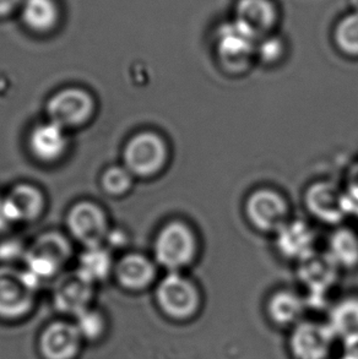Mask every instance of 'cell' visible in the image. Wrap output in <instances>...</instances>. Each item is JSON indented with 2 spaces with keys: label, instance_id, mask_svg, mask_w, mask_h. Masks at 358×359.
<instances>
[{
  "label": "cell",
  "instance_id": "cell-1",
  "mask_svg": "<svg viewBox=\"0 0 358 359\" xmlns=\"http://www.w3.org/2000/svg\"><path fill=\"white\" fill-rule=\"evenodd\" d=\"M155 298L161 313L175 323H190L203 311V292L182 272H168L156 287Z\"/></svg>",
  "mask_w": 358,
  "mask_h": 359
},
{
  "label": "cell",
  "instance_id": "cell-2",
  "mask_svg": "<svg viewBox=\"0 0 358 359\" xmlns=\"http://www.w3.org/2000/svg\"><path fill=\"white\" fill-rule=\"evenodd\" d=\"M154 255L156 262L166 270L182 272L198 259V236L193 227L183 221H171L156 237Z\"/></svg>",
  "mask_w": 358,
  "mask_h": 359
},
{
  "label": "cell",
  "instance_id": "cell-3",
  "mask_svg": "<svg viewBox=\"0 0 358 359\" xmlns=\"http://www.w3.org/2000/svg\"><path fill=\"white\" fill-rule=\"evenodd\" d=\"M289 331L287 350L291 358H334L339 337L328 321L305 318Z\"/></svg>",
  "mask_w": 358,
  "mask_h": 359
},
{
  "label": "cell",
  "instance_id": "cell-4",
  "mask_svg": "<svg viewBox=\"0 0 358 359\" xmlns=\"http://www.w3.org/2000/svg\"><path fill=\"white\" fill-rule=\"evenodd\" d=\"M258 39L234 20L220 25L215 32V49L225 69L241 73L257 59Z\"/></svg>",
  "mask_w": 358,
  "mask_h": 359
},
{
  "label": "cell",
  "instance_id": "cell-5",
  "mask_svg": "<svg viewBox=\"0 0 358 359\" xmlns=\"http://www.w3.org/2000/svg\"><path fill=\"white\" fill-rule=\"evenodd\" d=\"M244 214L253 229L276 234L290 221V205L277 190L263 187L248 195Z\"/></svg>",
  "mask_w": 358,
  "mask_h": 359
},
{
  "label": "cell",
  "instance_id": "cell-6",
  "mask_svg": "<svg viewBox=\"0 0 358 359\" xmlns=\"http://www.w3.org/2000/svg\"><path fill=\"white\" fill-rule=\"evenodd\" d=\"M168 155V146L164 137L152 131H144L126 144V168L131 175L149 178L165 168Z\"/></svg>",
  "mask_w": 358,
  "mask_h": 359
},
{
  "label": "cell",
  "instance_id": "cell-7",
  "mask_svg": "<svg viewBox=\"0 0 358 359\" xmlns=\"http://www.w3.org/2000/svg\"><path fill=\"white\" fill-rule=\"evenodd\" d=\"M39 285L41 282L29 271L0 267V316L13 319L29 313Z\"/></svg>",
  "mask_w": 358,
  "mask_h": 359
},
{
  "label": "cell",
  "instance_id": "cell-8",
  "mask_svg": "<svg viewBox=\"0 0 358 359\" xmlns=\"http://www.w3.org/2000/svg\"><path fill=\"white\" fill-rule=\"evenodd\" d=\"M70 255L67 239L58 233L41 236L26 252L27 270L39 282L54 276Z\"/></svg>",
  "mask_w": 358,
  "mask_h": 359
},
{
  "label": "cell",
  "instance_id": "cell-9",
  "mask_svg": "<svg viewBox=\"0 0 358 359\" xmlns=\"http://www.w3.org/2000/svg\"><path fill=\"white\" fill-rule=\"evenodd\" d=\"M93 101L80 88H67L55 93L47 104L49 121L62 128L83 124L91 117Z\"/></svg>",
  "mask_w": 358,
  "mask_h": 359
},
{
  "label": "cell",
  "instance_id": "cell-10",
  "mask_svg": "<svg viewBox=\"0 0 358 359\" xmlns=\"http://www.w3.org/2000/svg\"><path fill=\"white\" fill-rule=\"evenodd\" d=\"M280 11L274 0H237L233 19L259 41L274 34Z\"/></svg>",
  "mask_w": 358,
  "mask_h": 359
},
{
  "label": "cell",
  "instance_id": "cell-11",
  "mask_svg": "<svg viewBox=\"0 0 358 359\" xmlns=\"http://www.w3.org/2000/svg\"><path fill=\"white\" fill-rule=\"evenodd\" d=\"M70 232L86 247H100L107 237V221L98 206L91 203L75 205L68 215Z\"/></svg>",
  "mask_w": 358,
  "mask_h": 359
},
{
  "label": "cell",
  "instance_id": "cell-12",
  "mask_svg": "<svg viewBox=\"0 0 358 359\" xmlns=\"http://www.w3.org/2000/svg\"><path fill=\"white\" fill-rule=\"evenodd\" d=\"M276 248L282 257L293 262H308L314 257L315 234L302 221H289L276 233Z\"/></svg>",
  "mask_w": 358,
  "mask_h": 359
},
{
  "label": "cell",
  "instance_id": "cell-13",
  "mask_svg": "<svg viewBox=\"0 0 358 359\" xmlns=\"http://www.w3.org/2000/svg\"><path fill=\"white\" fill-rule=\"evenodd\" d=\"M307 308L305 297L284 288L269 296L265 303V314L271 325L290 330L305 319Z\"/></svg>",
  "mask_w": 358,
  "mask_h": 359
},
{
  "label": "cell",
  "instance_id": "cell-14",
  "mask_svg": "<svg viewBox=\"0 0 358 359\" xmlns=\"http://www.w3.org/2000/svg\"><path fill=\"white\" fill-rule=\"evenodd\" d=\"M81 335L77 326L58 321L44 329L39 348L46 359H73L78 353Z\"/></svg>",
  "mask_w": 358,
  "mask_h": 359
},
{
  "label": "cell",
  "instance_id": "cell-15",
  "mask_svg": "<svg viewBox=\"0 0 358 359\" xmlns=\"http://www.w3.org/2000/svg\"><path fill=\"white\" fill-rule=\"evenodd\" d=\"M91 297L92 283L78 271L62 277L54 290V303L59 311L75 316L88 309Z\"/></svg>",
  "mask_w": 358,
  "mask_h": 359
},
{
  "label": "cell",
  "instance_id": "cell-16",
  "mask_svg": "<svg viewBox=\"0 0 358 359\" xmlns=\"http://www.w3.org/2000/svg\"><path fill=\"white\" fill-rule=\"evenodd\" d=\"M305 264H308V266L305 265L300 273V280L308 290V294L305 297V303L307 306H320L324 301L325 294L334 286L335 273L339 269L335 266L329 257L320 262L312 257Z\"/></svg>",
  "mask_w": 358,
  "mask_h": 359
},
{
  "label": "cell",
  "instance_id": "cell-17",
  "mask_svg": "<svg viewBox=\"0 0 358 359\" xmlns=\"http://www.w3.org/2000/svg\"><path fill=\"white\" fill-rule=\"evenodd\" d=\"M21 22L34 34L52 32L62 19L58 0H24L19 10Z\"/></svg>",
  "mask_w": 358,
  "mask_h": 359
},
{
  "label": "cell",
  "instance_id": "cell-18",
  "mask_svg": "<svg viewBox=\"0 0 358 359\" xmlns=\"http://www.w3.org/2000/svg\"><path fill=\"white\" fill-rule=\"evenodd\" d=\"M307 209L325 222L339 221L345 212V198L331 183L312 185L307 195Z\"/></svg>",
  "mask_w": 358,
  "mask_h": 359
},
{
  "label": "cell",
  "instance_id": "cell-19",
  "mask_svg": "<svg viewBox=\"0 0 358 359\" xmlns=\"http://www.w3.org/2000/svg\"><path fill=\"white\" fill-rule=\"evenodd\" d=\"M116 273L121 286L133 291H140L155 281L157 270L155 264L149 257L131 254L118 262Z\"/></svg>",
  "mask_w": 358,
  "mask_h": 359
},
{
  "label": "cell",
  "instance_id": "cell-20",
  "mask_svg": "<svg viewBox=\"0 0 358 359\" xmlns=\"http://www.w3.org/2000/svg\"><path fill=\"white\" fill-rule=\"evenodd\" d=\"M4 201L11 222L31 221L39 217L44 210V196L31 185L15 187Z\"/></svg>",
  "mask_w": 358,
  "mask_h": 359
},
{
  "label": "cell",
  "instance_id": "cell-21",
  "mask_svg": "<svg viewBox=\"0 0 358 359\" xmlns=\"http://www.w3.org/2000/svg\"><path fill=\"white\" fill-rule=\"evenodd\" d=\"M29 147L39 160L44 162L58 160L67 147L63 128L52 121L34 128L29 137Z\"/></svg>",
  "mask_w": 358,
  "mask_h": 359
},
{
  "label": "cell",
  "instance_id": "cell-22",
  "mask_svg": "<svg viewBox=\"0 0 358 359\" xmlns=\"http://www.w3.org/2000/svg\"><path fill=\"white\" fill-rule=\"evenodd\" d=\"M328 323L339 340L358 336V294H351L330 306Z\"/></svg>",
  "mask_w": 358,
  "mask_h": 359
},
{
  "label": "cell",
  "instance_id": "cell-23",
  "mask_svg": "<svg viewBox=\"0 0 358 359\" xmlns=\"http://www.w3.org/2000/svg\"><path fill=\"white\" fill-rule=\"evenodd\" d=\"M329 257L338 269H352L358 265V237L352 231L340 229L330 239Z\"/></svg>",
  "mask_w": 358,
  "mask_h": 359
},
{
  "label": "cell",
  "instance_id": "cell-24",
  "mask_svg": "<svg viewBox=\"0 0 358 359\" xmlns=\"http://www.w3.org/2000/svg\"><path fill=\"white\" fill-rule=\"evenodd\" d=\"M111 269V255L101 245L88 248L79 260L78 272L90 283L105 280L110 275Z\"/></svg>",
  "mask_w": 358,
  "mask_h": 359
},
{
  "label": "cell",
  "instance_id": "cell-25",
  "mask_svg": "<svg viewBox=\"0 0 358 359\" xmlns=\"http://www.w3.org/2000/svg\"><path fill=\"white\" fill-rule=\"evenodd\" d=\"M333 36L340 53L358 58V10H351L339 20Z\"/></svg>",
  "mask_w": 358,
  "mask_h": 359
},
{
  "label": "cell",
  "instance_id": "cell-26",
  "mask_svg": "<svg viewBox=\"0 0 358 359\" xmlns=\"http://www.w3.org/2000/svg\"><path fill=\"white\" fill-rule=\"evenodd\" d=\"M286 54V43L280 36L269 34L258 41L257 59L265 65H275L280 63Z\"/></svg>",
  "mask_w": 358,
  "mask_h": 359
},
{
  "label": "cell",
  "instance_id": "cell-27",
  "mask_svg": "<svg viewBox=\"0 0 358 359\" xmlns=\"http://www.w3.org/2000/svg\"><path fill=\"white\" fill-rule=\"evenodd\" d=\"M102 184L107 193L110 194H123L131 188V173L126 168L112 167L103 175Z\"/></svg>",
  "mask_w": 358,
  "mask_h": 359
},
{
  "label": "cell",
  "instance_id": "cell-28",
  "mask_svg": "<svg viewBox=\"0 0 358 359\" xmlns=\"http://www.w3.org/2000/svg\"><path fill=\"white\" fill-rule=\"evenodd\" d=\"M77 327L81 337L92 340L101 335L105 329V323L101 314L97 311L85 309L77 316Z\"/></svg>",
  "mask_w": 358,
  "mask_h": 359
},
{
  "label": "cell",
  "instance_id": "cell-29",
  "mask_svg": "<svg viewBox=\"0 0 358 359\" xmlns=\"http://www.w3.org/2000/svg\"><path fill=\"white\" fill-rule=\"evenodd\" d=\"M335 359H358V336L343 341L341 353Z\"/></svg>",
  "mask_w": 358,
  "mask_h": 359
},
{
  "label": "cell",
  "instance_id": "cell-30",
  "mask_svg": "<svg viewBox=\"0 0 358 359\" xmlns=\"http://www.w3.org/2000/svg\"><path fill=\"white\" fill-rule=\"evenodd\" d=\"M21 252V245L15 241L5 242L0 244V259L9 260V259H16Z\"/></svg>",
  "mask_w": 358,
  "mask_h": 359
},
{
  "label": "cell",
  "instance_id": "cell-31",
  "mask_svg": "<svg viewBox=\"0 0 358 359\" xmlns=\"http://www.w3.org/2000/svg\"><path fill=\"white\" fill-rule=\"evenodd\" d=\"M24 0H0V19L11 15L19 14L20 8Z\"/></svg>",
  "mask_w": 358,
  "mask_h": 359
},
{
  "label": "cell",
  "instance_id": "cell-32",
  "mask_svg": "<svg viewBox=\"0 0 358 359\" xmlns=\"http://www.w3.org/2000/svg\"><path fill=\"white\" fill-rule=\"evenodd\" d=\"M11 224L6 206H5L4 199H0V232H3L4 229H8V226Z\"/></svg>",
  "mask_w": 358,
  "mask_h": 359
}]
</instances>
